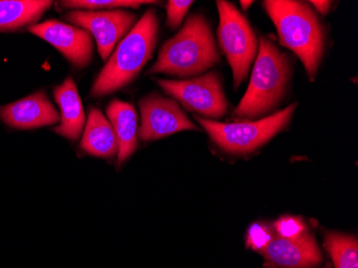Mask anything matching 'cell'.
I'll return each instance as SVG.
<instances>
[{"label":"cell","instance_id":"obj_8","mask_svg":"<svg viewBox=\"0 0 358 268\" xmlns=\"http://www.w3.org/2000/svg\"><path fill=\"white\" fill-rule=\"evenodd\" d=\"M64 19L94 36L102 60H106L117 42L134 25L136 15L124 10H74Z\"/></svg>","mask_w":358,"mask_h":268},{"label":"cell","instance_id":"obj_10","mask_svg":"<svg viewBox=\"0 0 358 268\" xmlns=\"http://www.w3.org/2000/svg\"><path fill=\"white\" fill-rule=\"evenodd\" d=\"M29 32L45 40L67 58L76 68L83 69L92 62V35L82 28L57 20H48L28 28Z\"/></svg>","mask_w":358,"mask_h":268},{"label":"cell","instance_id":"obj_23","mask_svg":"<svg viewBox=\"0 0 358 268\" xmlns=\"http://www.w3.org/2000/svg\"><path fill=\"white\" fill-rule=\"evenodd\" d=\"M253 1H245V0H241V6L243 7V9L246 11L247 9H248L249 7H250L251 5H252Z\"/></svg>","mask_w":358,"mask_h":268},{"label":"cell","instance_id":"obj_6","mask_svg":"<svg viewBox=\"0 0 358 268\" xmlns=\"http://www.w3.org/2000/svg\"><path fill=\"white\" fill-rule=\"evenodd\" d=\"M220 25L218 38L223 53L232 68L235 88L248 74L257 50V37L241 12L227 1H217Z\"/></svg>","mask_w":358,"mask_h":268},{"label":"cell","instance_id":"obj_9","mask_svg":"<svg viewBox=\"0 0 358 268\" xmlns=\"http://www.w3.org/2000/svg\"><path fill=\"white\" fill-rule=\"evenodd\" d=\"M142 122L138 138L144 142L157 141L185 130L199 131L172 99L158 94L145 97L140 102Z\"/></svg>","mask_w":358,"mask_h":268},{"label":"cell","instance_id":"obj_22","mask_svg":"<svg viewBox=\"0 0 358 268\" xmlns=\"http://www.w3.org/2000/svg\"><path fill=\"white\" fill-rule=\"evenodd\" d=\"M321 13L327 14L331 8V1H310Z\"/></svg>","mask_w":358,"mask_h":268},{"label":"cell","instance_id":"obj_16","mask_svg":"<svg viewBox=\"0 0 358 268\" xmlns=\"http://www.w3.org/2000/svg\"><path fill=\"white\" fill-rule=\"evenodd\" d=\"M53 6L50 0H1L0 31H13L34 25Z\"/></svg>","mask_w":358,"mask_h":268},{"label":"cell","instance_id":"obj_14","mask_svg":"<svg viewBox=\"0 0 358 268\" xmlns=\"http://www.w3.org/2000/svg\"><path fill=\"white\" fill-rule=\"evenodd\" d=\"M80 148L96 158H113L118 153L115 131L99 108H90Z\"/></svg>","mask_w":358,"mask_h":268},{"label":"cell","instance_id":"obj_13","mask_svg":"<svg viewBox=\"0 0 358 268\" xmlns=\"http://www.w3.org/2000/svg\"><path fill=\"white\" fill-rule=\"evenodd\" d=\"M54 99L60 108V124L54 132L70 141H78L85 126V112L72 76L54 88Z\"/></svg>","mask_w":358,"mask_h":268},{"label":"cell","instance_id":"obj_4","mask_svg":"<svg viewBox=\"0 0 358 268\" xmlns=\"http://www.w3.org/2000/svg\"><path fill=\"white\" fill-rule=\"evenodd\" d=\"M289 76L287 57L271 42L261 38L248 90L233 116L241 120H257L273 111L285 97Z\"/></svg>","mask_w":358,"mask_h":268},{"label":"cell","instance_id":"obj_17","mask_svg":"<svg viewBox=\"0 0 358 268\" xmlns=\"http://www.w3.org/2000/svg\"><path fill=\"white\" fill-rule=\"evenodd\" d=\"M329 250L337 268H358L357 239L343 234L329 233L325 237Z\"/></svg>","mask_w":358,"mask_h":268},{"label":"cell","instance_id":"obj_12","mask_svg":"<svg viewBox=\"0 0 358 268\" xmlns=\"http://www.w3.org/2000/svg\"><path fill=\"white\" fill-rule=\"evenodd\" d=\"M262 253L273 268H313L322 259L317 244L308 234L295 239H271Z\"/></svg>","mask_w":358,"mask_h":268},{"label":"cell","instance_id":"obj_20","mask_svg":"<svg viewBox=\"0 0 358 268\" xmlns=\"http://www.w3.org/2000/svg\"><path fill=\"white\" fill-rule=\"evenodd\" d=\"M275 229L285 239H295L303 234V225L295 218H283L275 223Z\"/></svg>","mask_w":358,"mask_h":268},{"label":"cell","instance_id":"obj_21","mask_svg":"<svg viewBox=\"0 0 358 268\" xmlns=\"http://www.w3.org/2000/svg\"><path fill=\"white\" fill-rule=\"evenodd\" d=\"M271 241V233L263 225H255L249 230L248 244L253 249L262 251Z\"/></svg>","mask_w":358,"mask_h":268},{"label":"cell","instance_id":"obj_3","mask_svg":"<svg viewBox=\"0 0 358 268\" xmlns=\"http://www.w3.org/2000/svg\"><path fill=\"white\" fill-rule=\"evenodd\" d=\"M265 9L278 30L280 43L294 52L315 80L324 52L325 35L317 14L301 1L267 0Z\"/></svg>","mask_w":358,"mask_h":268},{"label":"cell","instance_id":"obj_7","mask_svg":"<svg viewBox=\"0 0 358 268\" xmlns=\"http://www.w3.org/2000/svg\"><path fill=\"white\" fill-rule=\"evenodd\" d=\"M157 83L166 94L178 100L185 108L211 120H218L227 112V102L220 78L215 72L186 80H160Z\"/></svg>","mask_w":358,"mask_h":268},{"label":"cell","instance_id":"obj_15","mask_svg":"<svg viewBox=\"0 0 358 268\" xmlns=\"http://www.w3.org/2000/svg\"><path fill=\"white\" fill-rule=\"evenodd\" d=\"M106 115L118 141V165L132 156L138 147V115L130 104L114 99L106 108Z\"/></svg>","mask_w":358,"mask_h":268},{"label":"cell","instance_id":"obj_19","mask_svg":"<svg viewBox=\"0 0 358 268\" xmlns=\"http://www.w3.org/2000/svg\"><path fill=\"white\" fill-rule=\"evenodd\" d=\"M193 1H184V0H171L166 6L168 11V25L172 29L177 28L182 24L184 16L192 6Z\"/></svg>","mask_w":358,"mask_h":268},{"label":"cell","instance_id":"obj_18","mask_svg":"<svg viewBox=\"0 0 358 268\" xmlns=\"http://www.w3.org/2000/svg\"><path fill=\"white\" fill-rule=\"evenodd\" d=\"M60 3L64 8H76L78 10L94 11V10L104 9V8H138L142 5L157 3L156 1H145V0H70V1H62Z\"/></svg>","mask_w":358,"mask_h":268},{"label":"cell","instance_id":"obj_1","mask_svg":"<svg viewBox=\"0 0 358 268\" xmlns=\"http://www.w3.org/2000/svg\"><path fill=\"white\" fill-rule=\"evenodd\" d=\"M158 17L150 9L118 44L103 69L96 76L90 97L100 98L134 82L152 57L158 38Z\"/></svg>","mask_w":358,"mask_h":268},{"label":"cell","instance_id":"obj_2","mask_svg":"<svg viewBox=\"0 0 358 268\" xmlns=\"http://www.w3.org/2000/svg\"><path fill=\"white\" fill-rule=\"evenodd\" d=\"M219 62V53L210 27L202 14H193L184 27L166 41L148 74L179 78L198 76Z\"/></svg>","mask_w":358,"mask_h":268},{"label":"cell","instance_id":"obj_5","mask_svg":"<svg viewBox=\"0 0 358 268\" xmlns=\"http://www.w3.org/2000/svg\"><path fill=\"white\" fill-rule=\"evenodd\" d=\"M297 104H292L280 112L257 122L221 124L194 116L199 124L208 132L211 140L231 154H248L268 142L282 130L294 114Z\"/></svg>","mask_w":358,"mask_h":268},{"label":"cell","instance_id":"obj_11","mask_svg":"<svg viewBox=\"0 0 358 268\" xmlns=\"http://www.w3.org/2000/svg\"><path fill=\"white\" fill-rule=\"evenodd\" d=\"M0 118L6 125L15 129L40 128L60 122L59 113L43 90L1 106Z\"/></svg>","mask_w":358,"mask_h":268}]
</instances>
